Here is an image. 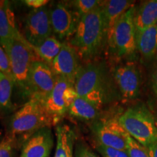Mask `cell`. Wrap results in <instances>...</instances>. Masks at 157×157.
<instances>
[{
	"mask_svg": "<svg viewBox=\"0 0 157 157\" xmlns=\"http://www.w3.org/2000/svg\"><path fill=\"white\" fill-rule=\"evenodd\" d=\"M96 149L103 157H129L127 151L107 147L98 143Z\"/></svg>",
	"mask_w": 157,
	"mask_h": 157,
	"instance_id": "484cf974",
	"label": "cell"
},
{
	"mask_svg": "<svg viewBox=\"0 0 157 157\" xmlns=\"http://www.w3.org/2000/svg\"><path fill=\"white\" fill-rule=\"evenodd\" d=\"M52 34L61 42H68L75 34L80 17L69 3L60 2L50 9Z\"/></svg>",
	"mask_w": 157,
	"mask_h": 157,
	"instance_id": "30bf717a",
	"label": "cell"
},
{
	"mask_svg": "<svg viewBox=\"0 0 157 157\" xmlns=\"http://www.w3.org/2000/svg\"><path fill=\"white\" fill-rule=\"evenodd\" d=\"M152 82H153V88H154V93H156L157 96V67L155 69L154 74L152 76Z\"/></svg>",
	"mask_w": 157,
	"mask_h": 157,
	"instance_id": "4dcf8cb0",
	"label": "cell"
},
{
	"mask_svg": "<svg viewBox=\"0 0 157 157\" xmlns=\"http://www.w3.org/2000/svg\"><path fill=\"white\" fill-rule=\"evenodd\" d=\"M19 146L17 137L7 132L0 141V157H14Z\"/></svg>",
	"mask_w": 157,
	"mask_h": 157,
	"instance_id": "603a6c76",
	"label": "cell"
},
{
	"mask_svg": "<svg viewBox=\"0 0 157 157\" xmlns=\"http://www.w3.org/2000/svg\"><path fill=\"white\" fill-rule=\"evenodd\" d=\"M129 157H149L148 149L135 140L129 135L127 140V149Z\"/></svg>",
	"mask_w": 157,
	"mask_h": 157,
	"instance_id": "d4e9b609",
	"label": "cell"
},
{
	"mask_svg": "<svg viewBox=\"0 0 157 157\" xmlns=\"http://www.w3.org/2000/svg\"><path fill=\"white\" fill-rule=\"evenodd\" d=\"M132 5L133 2L127 0H110L103 2L101 8L106 32L107 42H109L111 38L118 21Z\"/></svg>",
	"mask_w": 157,
	"mask_h": 157,
	"instance_id": "9a60e30c",
	"label": "cell"
},
{
	"mask_svg": "<svg viewBox=\"0 0 157 157\" xmlns=\"http://www.w3.org/2000/svg\"><path fill=\"white\" fill-rule=\"evenodd\" d=\"M156 57H157V52H156Z\"/></svg>",
	"mask_w": 157,
	"mask_h": 157,
	"instance_id": "836d02e7",
	"label": "cell"
},
{
	"mask_svg": "<svg viewBox=\"0 0 157 157\" xmlns=\"http://www.w3.org/2000/svg\"><path fill=\"white\" fill-rule=\"evenodd\" d=\"M62 43L56 37L52 36L34 47V51L39 60L50 66L61 50Z\"/></svg>",
	"mask_w": 157,
	"mask_h": 157,
	"instance_id": "7402d4cb",
	"label": "cell"
},
{
	"mask_svg": "<svg viewBox=\"0 0 157 157\" xmlns=\"http://www.w3.org/2000/svg\"><path fill=\"white\" fill-rule=\"evenodd\" d=\"M55 126L42 100L31 98L9 117L7 132L24 137V142L33 133L44 127ZM23 142V143H24Z\"/></svg>",
	"mask_w": 157,
	"mask_h": 157,
	"instance_id": "3957f363",
	"label": "cell"
},
{
	"mask_svg": "<svg viewBox=\"0 0 157 157\" xmlns=\"http://www.w3.org/2000/svg\"><path fill=\"white\" fill-rule=\"evenodd\" d=\"M0 136H1V135H0ZM1 140H2V139H0V141H1Z\"/></svg>",
	"mask_w": 157,
	"mask_h": 157,
	"instance_id": "d6a6232c",
	"label": "cell"
},
{
	"mask_svg": "<svg viewBox=\"0 0 157 157\" xmlns=\"http://www.w3.org/2000/svg\"><path fill=\"white\" fill-rule=\"evenodd\" d=\"M101 5L80 17L75 34L69 41L84 60L95 59L107 42Z\"/></svg>",
	"mask_w": 157,
	"mask_h": 157,
	"instance_id": "7a4b0ae2",
	"label": "cell"
},
{
	"mask_svg": "<svg viewBox=\"0 0 157 157\" xmlns=\"http://www.w3.org/2000/svg\"><path fill=\"white\" fill-rule=\"evenodd\" d=\"M135 11L136 7L132 5L121 15L115 25L111 39L108 42L113 52L119 58L131 56L137 50L134 21Z\"/></svg>",
	"mask_w": 157,
	"mask_h": 157,
	"instance_id": "8992f818",
	"label": "cell"
},
{
	"mask_svg": "<svg viewBox=\"0 0 157 157\" xmlns=\"http://www.w3.org/2000/svg\"><path fill=\"white\" fill-rule=\"evenodd\" d=\"M13 80L0 71V115L7 117L15 113V106L12 100L14 87Z\"/></svg>",
	"mask_w": 157,
	"mask_h": 157,
	"instance_id": "44dd1931",
	"label": "cell"
},
{
	"mask_svg": "<svg viewBox=\"0 0 157 157\" xmlns=\"http://www.w3.org/2000/svg\"><path fill=\"white\" fill-rule=\"evenodd\" d=\"M90 127L98 144L127 151L129 134L119 123V117L100 119L91 123Z\"/></svg>",
	"mask_w": 157,
	"mask_h": 157,
	"instance_id": "ba28073f",
	"label": "cell"
},
{
	"mask_svg": "<svg viewBox=\"0 0 157 157\" xmlns=\"http://www.w3.org/2000/svg\"><path fill=\"white\" fill-rule=\"evenodd\" d=\"M156 127H157V119H156Z\"/></svg>",
	"mask_w": 157,
	"mask_h": 157,
	"instance_id": "1f68e13d",
	"label": "cell"
},
{
	"mask_svg": "<svg viewBox=\"0 0 157 157\" xmlns=\"http://www.w3.org/2000/svg\"><path fill=\"white\" fill-rule=\"evenodd\" d=\"M112 74L116 85L123 99L129 101L138 97L141 86V73L136 63L127 62L119 65Z\"/></svg>",
	"mask_w": 157,
	"mask_h": 157,
	"instance_id": "8fae6325",
	"label": "cell"
},
{
	"mask_svg": "<svg viewBox=\"0 0 157 157\" xmlns=\"http://www.w3.org/2000/svg\"><path fill=\"white\" fill-rule=\"evenodd\" d=\"M137 50L144 58H152L157 52V25L136 34Z\"/></svg>",
	"mask_w": 157,
	"mask_h": 157,
	"instance_id": "ffe728a7",
	"label": "cell"
},
{
	"mask_svg": "<svg viewBox=\"0 0 157 157\" xmlns=\"http://www.w3.org/2000/svg\"><path fill=\"white\" fill-rule=\"evenodd\" d=\"M74 84L66 78L57 76L52 91L42 100L48 113L52 117L55 126L58 125L77 97Z\"/></svg>",
	"mask_w": 157,
	"mask_h": 157,
	"instance_id": "52a82bcc",
	"label": "cell"
},
{
	"mask_svg": "<svg viewBox=\"0 0 157 157\" xmlns=\"http://www.w3.org/2000/svg\"><path fill=\"white\" fill-rule=\"evenodd\" d=\"M57 76L49 65L42 60H34L31 65L29 87L31 98L44 100L52 91Z\"/></svg>",
	"mask_w": 157,
	"mask_h": 157,
	"instance_id": "7c38bea8",
	"label": "cell"
},
{
	"mask_svg": "<svg viewBox=\"0 0 157 157\" xmlns=\"http://www.w3.org/2000/svg\"><path fill=\"white\" fill-rule=\"evenodd\" d=\"M54 146L50 127H44L31 135L23 143L20 157H49Z\"/></svg>",
	"mask_w": 157,
	"mask_h": 157,
	"instance_id": "5bb4252c",
	"label": "cell"
},
{
	"mask_svg": "<svg viewBox=\"0 0 157 157\" xmlns=\"http://www.w3.org/2000/svg\"><path fill=\"white\" fill-rule=\"evenodd\" d=\"M0 71L8 76L10 78L13 80L9 58L1 45H0ZM13 82H14V80H13Z\"/></svg>",
	"mask_w": 157,
	"mask_h": 157,
	"instance_id": "83f0119b",
	"label": "cell"
},
{
	"mask_svg": "<svg viewBox=\"0 0 157 157\" xmlns=\"http://www.w3.org/2000/svg\"><path fill=\"white\" fill-rule=\"evenodd\" d=\"M12 39L25 40L17 30L14 15L10 9L8 2L0 1V42Z\"/></svg>",
	"mask_w": 157,
	"mask_h": 157,
	"instance_id": "2e32d148",
	"label": "cell"
},
{
	"mask_svg": "<svg viewBox=\"0 0 157 157\" xmlns=\"http://www.w3.org/2000/svg\"><path fill=\"white\" fill-rule=\"evenodd\" d=\"M68 114L78 120L93 123L101 119V109L83 98L77 96L68 109Z\"/></svg>",
	"mask_w": 157,
	"mask_h": 157,
	"instance_id": "ac0fdd59",
	"label": "cell"
},
{
	"mask_svg": "<svg viewBox=\"0 0 157 157\" xmlns=\"http://www.w3.org/2000/svg\"><path fill=\"white\" fill-rule=\"evenodd\" d=\"M136 34L142 32L157 23V0L146 1L136 9L135 14Z\"/></svg>",
	"mask_w": 157,
	"mask_h": 157,
	"instance_id": "e0dca14e",
	"label": "cell"
},
{
	"mask_svg": "<svg viewBox=\"0 0 157 157\" xmlns=\"http://www.w3.org/2000/svg\"><path fill=\"white\" fill-rule=\"evenodd\" d=\"M7 54L15 85L19 90L21 97L30 99L29 76L31 65L34 60H39L34 48L26 40L12 39L0 42Z\"/></svg>",
	"mask_w": 157,
	"mask_h": 157,
	"instance_id": "277c9868",
	"label": "cell"
},
{
	"mask_svg": "<svg viewBox=\"0 0 157 157\" xmlns=\"http://www.w3.org/2000/svg\"><path fill=\"white\" fill-rule=\"evenodd\" d=\"M119 121L129 136L146 148L157 141L156 119L143 104L129 108L119 117Z\"/></svg>",
	"mask_w": 157,
	"mask_h": 157,
	"instance_id": "5b68a950",
	"label": "cell"
},
{
	"mask_svg": "<svg viewBox=\"0 0 157 157\" xmlns=\"http://www.w3.org/2000/svg\"><path fill=\"white\" fill-rule=\"evenodd\" d=\"M52 36L50 9L45 6L29 12L23 27V36L29 44L34 48Z\"/></svg>",
	"mask_w": 157,
	"mask_h": 157,
	"instance_id": "9c48e42d",
	"label": "cell"
},
{
	"mask_svg": "<svg viewBox=\"0 0 157 157\" xmlns=\"http://www.w3.org/2000/svg\"><path fill=\"white\" fill-rule=\"evenodd\" d=\"M103 3L98 0H76L70 2L69 5L80 17L100 7Z\"/></svg>",
	"mask_w": 157,
	"mask_h": 157,
	"instance_id": "cb8c5ba5",
	"label": "cell"
},
{
	"mask_svg": "<svg viewBox=\"0 0 157 157\" xmlns=\"http://www.w3.org/2000/svg\"><path fill=\"white\" fill-rule=\"evenodd\" d=\"M156 25H157V23H156Z\"/></svg>",
	"mask_w": 157,
	"mask_h": 157,
	"instance_id": "e575fe53",
	"label": "cell"
},
{
	"mask_svg": "<svg viewBox=\"0 0 157 157\" xmlns=\"http://www.w3.org/2000/svg\"><path fill=\"white\" fill-rule=\"evenodd\" d=\"M74 88L77 95L101 109L120 97L113 74L103 61H93L81 66Z\"/></svg>",
	"mask_w": 157,
	"mask_h": 157,
	"instance_id": "6da1fadb",
	"label": "cell"
},
{
	"mask_svg": "<svg viewBox=\"0 0 157 157\" xmlns=\"http://www.w3.org/2000/svg\"><path fill=\"white\" fill-rule=\"evenodd\" d=\"M149 157H157V141L147 147Z\"/></svg>",
	"mask_w": 157,
	"mask_h": 157,
	"instance_id": "f546056e",
	"label": "cell"
},
{
	"mask_svg": "<svg viewBox=\"0 0 157 157\" xmlns=\"http://www.w3.org/2000/svg\"><path fill=\"white\" fill-rule=\"evenodd\" d=\"M79 58L77 51L69 42H63L61 50L50 67L56 76L66 78L74 84L82 66L80 65Z\"/></svg>",
	"mask_w": 157,
	"mask_h": 157,
	"instance_id": "4fadbf2b",
	"label": "cell"
},
{
	"mask_svg": "<svg viewBox=\"0 0 157 157\" xmlns=\"http://www.w3.org/2000/svg\"><path fill=\"white\" fill-rule=\"evenodd\" d=\"M75 157H99L83 141L77 140L74 149Z\"/></svg>",
	"mask_w": 157,
	"mask_h": 157,
	"instance_id": "4316f807",
	"label": "cell"
},
{
	"mask_svg": "<svg viewBox=\"0 0 157 157\" xmlns=\"http://www.w3.org/2000/svg\"><path fill=\"white\" fill-rule=\"evenodd\" d=\"M23 2L28 7L34 10L45 7V5L49 2V1L48 0H25Z\"/></svg>",
	"mask_w": 157,
	"mask_h": 157,
	"instance_id": "f1b7e54d",
	"label": "cell"
},
{
	"mask_svg": "<svg viewBox=\"0 0 157 157\" xmlns=\"http://www.w3.org/2000/svg\"><path fill=\"white\" fill-rule=\"evenodd\" d=\"M57 146L54 157H74V146L76 141L75 132L68 125L56 127Z\"/></svg>",
	"mask_w": 157,
	"mask_h": 157,
	"instance_id": "d6986e66",
	"label": "cell"
}]
</instances>
